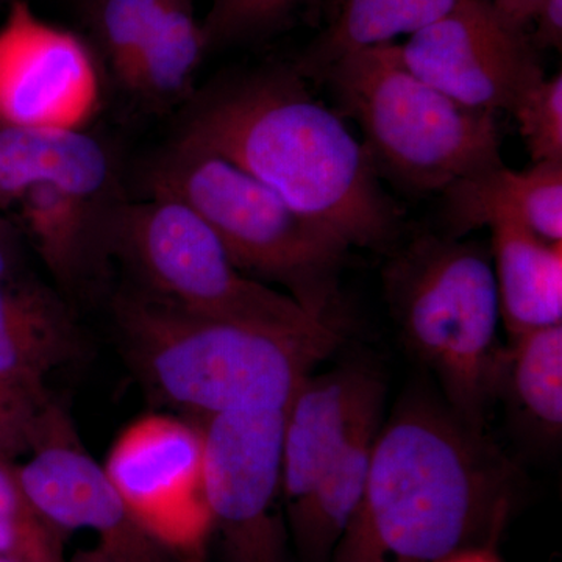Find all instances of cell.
<instances>
[{"label": "cell", "instance_id": "obj_1", "mask_svg": "<svg viewBox=\"0 0 562 562\" xmlns=\"http://www.w3.org/2000/svg\"><path fill=\"white\" fill-rule=\"evenodd\" d=\"M179 139L238 166L349 247L383 246L397 233L401 213L364 146L297 69L210 87Z\"/></svg>", "mask_w": 562, "mask_h": 562}, {"label": "cell", "instance_id": "obj_2", "mask_svg": "<svg viewBox=\"0 0 562 562\" xmlns=\"http://www.w3.org/2000/svg\"><path fill=\"white\" fill-rule=\"evenodd\" d=\"M508 461L427 395L380 427L361 501L330 562H439L495 546L512 501Z\"/></svg>", "mask_w": 562, "mask_h": 562}, {"label": "cell", "instance_id": "obj_3", "mask_svg": "<svg viewBox=\"0 0 562 562\" xmlns=\"http://www.w3.org/2000/svg\"><path fill=\"white\" fill-rule=\"evenodd\" d=\"M117 317L147 382L201 420L284 412L339 342L199 316L157 297L122 299Z\"/></svg>", "mask_w": 562, "mask_h": 562}, {"label": "cell", "instance_id": "obj_4", "mask_svg": "<svg viewBox=\"0 0 562 562\" xmlns=\"http://www.w3.org/2000/svg\"><path fill=\"white\" fill-rule=\"evenodd\" d=\"M383 281L403 341L435 373L447 406L484 432L505 350L491 251L454 236H420L392 258Z\"/></svg>", "mask_w": 562, "mask_h": 562}, {"label": "cell", "instance_id": "obj_5", "mask_svg": "<svg viewBox=\"0 0 562 562\" xmlns=\"http://www.w3.org/2000/svg\"><path fill=\"white\" fill-rule=\"evenodd\" d=\"M149 190L194 211L246 276L281 284L305 312L338 327L339 271L350 249L338 236L238 166L181 139L155 162Z\"/></svg>", "mask_w": 562, "mask_h": 562}, {"label": "cell", "instance_id": "obj_6", "mask_svg": "<svg viewBox=\"0 0 562 562\" xmlns=\"http://www.w3.org/2000/svg\"><path fill=\"white\" fill-rule=\"evenodd\" d=\"M322 74L360 125L379 177L414 192H442L502 162L495 114L461 105L419 79L397 44L353 52Z\"/></svg>", "mask_w": 562, "mask_h": 562}, {"label": "cell", "instance_id": "obj_7", "mask_svg": "<svg viewBox=\"0 0 562 562\" xmlns=\"http://www.w3.org/2000/svg\"><path fill=\"white\" fill-rule=\"evenodd\" d=\"M109 239L131 258L157 299L184 312L302 338H341L336 325L246 276L209 225L168 195L121 202L111 217Z\"/></svg>", "mask_w": 562, "mask_h": 562}, {"label": "cell", "instance_id": "obj_8", "mask_svg": "<svg viewBox=\"0 0 562 562\" xmlns=\"http://www.w3.org/2000/svg\"><path fill=\"white\" fill-rule=\"evenodd\" d=\"M116 172L83 131H38L0 122V209L18 205L47 268L72 281L91 247L109 239Z\"/></svg>", "mask_w": 562, "mask_h": 562}, {"label": "cell", "instance_id": "obj_9", "mask_svg": "<svg viewBox=\"0 0 562 562\" xmlns=\"http://www.w3.org/2000/svg\"><path fill=\"white\" fill-rule=\"evenodd\" d=\"M103 469L151 541L184 560H202L214 531L201 424L166 414L139 417L120 432Z\"/></svg>", "mask_w": 562, "mask_h": 562}, {"label": "cell", "instance_id": "obj_10", "mask_svg": "<svg viewBox=\"0 0 562 562\" xmlns=\"http://www.w3.org/2000/svg\"><path fill=\"white\" fill-rule=\"evenodd\" d=\"M284 412L201 420L205 494L228 562H286Z\"/></svg>", "mask_w": 562, "mask_h": 562}, {"label": "cell", "instance_id": "obj_11", "mask_svg": "<svg viewBox=\"0 0 562 562\" xmlns=\"http://www.w3.org/2000/svg\"><path fill=\"white\" fill-rule=\"evenodd\" d=\"M403 63L419 79L469 109L513 113L543 79L530 36L487 0H461L409 36Z\"/></svg>", "mask_w": 562, "mask_h": 562}, {"label": "cell", "instance_id": "obj_12", "mask_svg": "<svg viewBox=\"0 0 562 562\" xmlns=\"http://www.w3.org/2000/svg\"><path fill=\"white\" fill-rule=\"evenodd\" d=\"M101 101V76L87 44L14 0L0 25V122L83 131Z\"/></svg>", "mask_w": 562, "mask_h": 562}, {"label": "cell", "instance_id": "obj_13", "mask_svg": "<svg viewBox=\"0 0 562 562\" xmlns=\"http://www.w3.org/2000/svg\"><path fill=\"white\" fill-rule=\"evenodd\" d=\"M18 472L36 512L60 538L76 531L95 538L83 562H165V550L132 519L103 465L74 438L65 413H54Z\"/></svg>", "mask_w": 562, "mask_h": 562}, {"label": "cell", "instance_id": "obj_14", "mask_svg": "<svg viewBox=\"0 0 562 562\" xmlns=\"http://www.w3.org/2000/svg\"><path fill=\"white\" fill-rule=\"evenodd\" d=\"M383 394L366 369H336L305 380L284 414L283 497L288 514L341 452L369 403Z\"/></svg>", "mask_w": 562, "mask_h": 562}, {"label": "cell", "instance_id": "obj_15", "mask_svg": "<svg viewBox=\"0 0 562 562\" xmlns=\"http://www.w3.org/2000/svg\"><path fill=\"white\" fill-rule=\"evenodd\" d=\"M454 238L495 221H514L549 243H562V162H538L525 171L484 168L442 191Z\"/></svg>", "mask_w": 562, "mask_h": 562}, {"label": "cell", "instance_id": "obj_16", "mask_svg": "<svg viewBox=\"0 0 562 562\" xmlns=\"http://www.w3.org/2000/svg\"><path fill=\"white\" fill-rule=\"evenodd\" d=\"M79 349L65 303L40 283L0 280V380L46 394V380Z\"/></svg>", "mask_w": 562, "mask_h": 562}, {"label": "cell", "instance_id": "obj_17", "mask_svg": "<svg viewBox=\"0 0 562 562\" xmlns=\"http://www.w3.org/2000/svg\"><path fill=\"white\" fill-rule=\"evenodd\" d=\"M501 317L509 336L562 324V243H549L519 222L490 225Z\"/></svg>", "mask_w": 562, "mask_h": 562}, {"label": "cell", "instance_id": "obj_18", "mask_svg": "<svg viewBox=\"0 0 562 562\" xmlns=\"http://www.w3.org/2000/svg\"><path fill=\"white\" fill-rule=\"evenodd\" d=\"M383 394L369 403L341 452L322 473L312 492L290 514L288 527L303 562H330L361 501L373 443L382 427Z\"/></svg>", "mask_w": 562, "mask_h": 562}, {"label": "cell", "instance_id": "obj_19", "mask_svg": "<svg viewBox=\"0 0 562 562\" xmlns=\"http://www.w3.org/2000/svg\"><path fill=\"white\" fill-rule=\"evenodd\" d=\"M461 0H341L335 20L305 55L299 74L319 76L353 52L428 27Z\"/></svg>", "mask_w": 562, "mask_h": 562}, {"label": "cell", "instance_id": "obj_20", "mask_svg": "<svg viewBox=\"0 0 562 562\" xmlns=\"http://www.w3.org/2000/svg\"><path fill=\"white\" fill-rule=\"evenodd\" d=\"M206 49L191 0H166L124 87L150 101H172L190 88Z\"/></svg>", "mask_w": 562, "mask_h": 562}, {"label": "cell", "instance_id": "obj_21", "mask_svg": "<svg viewBox=\"0 0 562 562\" xmlns=\"http://www.w3.org/2000/svg\"><path fill=\"white\" fill-rule=\"evenodd\" d=\"M517 408L550 438L562 428V324L512 336L503 350L501 386Z\"/></svg>", "mask_w": 562, "mask_h": 562}, {"label": "cell", "instance_id": "obj_22", "mask_svg": "<svg viewBox=\"0 0 562 562\" xmlns=\"http://www.w3.org/2000/svg\"><path fill=\"white\" fill-rule=\"evenodd\" d=\"M0 554L18 562H63L61 538L36 512L18 464L0 460Z\"/></svg>", "mask_w": 562, "mask_h": 562}, {"label": "cell", "instance_id": "obj_23", "mask_svg": "<svg viewBox=\"0 0 562 562\" xmlns=\"http://www.w3.org/2000/svg\"><path fill=\"white\" fill-rule=\"evenodd\" d=\"M166 0H99L95 24L111 68L122 85Z\"/></svg>", "mask_w": 562, "mask_h": 562}, {"label": "cell", "instance_id": "obj_24", "mask_svg": "<svg viewBox=\"0 0 562 562\" xmlns=\"http://www.w3.org/2000/svg\"><path fill=\"white\" fill-rule=\"evenodd\" d=\"M513 116L532 165L562 162V76L543 77L520 99Z\"/></svg>", "mask_w": 562, "mask_h": 562}, {"label": "cell", "instance_id": "obj_25", "mask_svg": "<svg viewBox=\"0 0 562 562\" xmlns=\"http://www.w3.org/2000/svg\"><path fill=\"white\" fill-rule=\"evenodd\" d=\"M54 412L46 394L0 380V460L31 453Z\"/></svg>", "mask_w": 562, "mask_h": 562}, {"label": "cell", "instance_id": "obj_26", "mask_svg": "<svg viewBox=\"0 0 562 562\" xmlns=\"http://www.w3.org/2000/svg\"><path fill=\"white\" fill-rule=\"evenodd\" d=\"M306 0H213L202 24L206 47L265 31Z\"/></svg>", "mask_w": 562, "mask_h": 562}, {"label": "cell", "instance_id": "obj_27", "mask_svg": "<svg viewBox=\"0 0 562 562\" xmlns=\"http://www.w3.org/2000/svg\"><path fill=\"white\" fill-rule=\"evenodd\" d=\"M532 22L536 24V31L530 36L532 47L536 50H560L562 46V0H546Z\"/></svg>", "mask_w": 562, "mask_h": 562}, {"label": "cell", "instance_id": "obj_28", "mask_svg": "<svg viewBox=\"0 0 562 562\" xmlns=\"http://www.w3.org/2000/svg\"><path fill=\"white\" fill-rule=\"evenodd\" d=\"M439 562H503L497 552H495V546H479L471 547V549L462 550L452 554V557L446 558V560Z\"/></svg>", "mask_w": 562, "mask_h": 562}, {"label": "cell", "instance_id": "obj_29", "mask_svg": "<svg viewBox=\"0 0 562 562\" xmlns=\"http://www.w3.org/2000/svg\"><path fill=\"white\" fill-rule=\"evenodd\" d=\"M543 2H546V0H516L513 11V24L525 31V27L531 24V22L536 20V16H538Z\"/></svg>", "mask_w": 562, "mask_h": 562}, {"label": "cell", "instance_id": "obj_30", "mask_svg": "<svg viewBox=\"0 0 562 562\" xmlns=\"http://www.w3.org/2000/svg\"><path fill=\"white\" fill-rule=\"evenodd\" d=\"M14 261H16V250H14L13 239L0 225V280L14 276Z\"/></svg>", "mask_w": 562, "mask_h": 562}, {"label": "cell", "instance_id": "obj_31", "mask_svg": "<svg viewBox=\"0 0 562 562\" xmlns=\"http://www.w3.org/2000/svg\"><path fill=\"white\" fill-rule=\"evenodd\" d=\"M487 2L491 3L492 9L498 11L506 21H509L513 24V11L516 0H487ZM520 31H522V29H520Z\"/></svg>", "mask_w": 562, "mask_h": 562}, {"label": "cell", "instance_id": "obj_32", "mask_svg": "<svg viewBox=\"0 0 562 562\" xmlns=\"http://www.w3.org/2000/svg\"><path fill=\"white\" fill-rule=\"evenodd\" d=\"M0 562H18V561L11 560V558L3 557V554H0Z\"/></svg>", "mask_w": 562, "mask_h": 562}]
</instances>
